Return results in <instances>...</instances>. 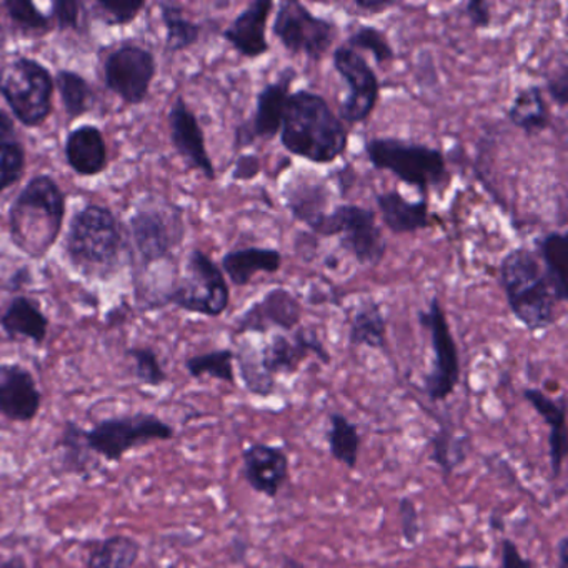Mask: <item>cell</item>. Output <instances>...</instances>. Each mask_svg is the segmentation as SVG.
I'll list each match as a JSON object with an SVG mask.
<instances>
[{
  "label": "cell",
  "mask_w": 568,
  "mask_h": 568,
  "mask_svg": "<svg viewBox=\"0 0 568 568\" xmlns=\"http://www.w3.org/2000/svg\"><path fill=\"white\" fill-rule=\"evenodd\" d=\"M278 138L288 154L317 165L334 164L348 145L347 128L327 99L307 89L288 95Z\"/></svg>",
  "instance_id": "6da1fadb"
},
{
  "label": "cell",
  "mask_w": 568,
  "mask_h": 568,
  "mask_svg": "<svg viewBox=\"0 0 568 568\" xmlns=\"http://www.w3.org/2000/svg\"><path fill=\"white\" fill-rule=\"evenodd\" d=\"M65 217V194L51 175H36L9 209V231L19 251L32 258L49 254Z\"/></svg>",
  "instance_id": "7a4b0ae2"
},
{
  "label": "cell",
  "mask_w": 568,
  "mask_h": 568,
  "mask_svg": "<svg viewBox=\"0 0 568 568\" xmlns=\"http://www.w3.org/2000/svg\"><path fill=\"white\" fill-rule=\"evenodd\" d=\"M498 282L511 314L528 332L547 331L557 324L560 304L534 251L518 247L508 252L498 265Z\"/></svg>",
  "instance_id": "3957f363"
},
{
  "label": "cell",
  "mask_w": 568,
  "mask_h": 568,
  "mask_svg": "<svg viewBox=\"0 0 568 568\" xmlns=\"http://www.w3.org/2000/svg\"><path fill=\"white\" fill-rule=\"evenodd\" d=\"M121 252V225L111 209L89 204L75 212L65 237V254L74 267L105 278L118 268Z\"/></svg>",
  "instance_id": "277c9868"
},
{
  "label": "cell",
  "mask_w": 568,
  "mask_h": 568,
  "mask_svg": "<svg viewBox=\"0 0 568 568\" xmlns=\"http://www.w3.org/2000/svg\"><path fill=\"white\" fill-rule=\"evenodd\" d=\"M365 155L372 168L418 189L422 197L428 192H444L450 184L447 159L438 149L395 138H374L365 142Z\"/></svg>",
  "instance_id": "5b68a950"
},
{
  "label": "cell",
  "mask_w": 568,
  "mask_h": 568,
  "mask_svg": "<svg viewBox=\"0 0 568 568\" xmlns=\"http://www.w3.org/2000/svg\"><path fill=\"white\" fill-rule=\"evenodd\" d=\"M54 88L49 69L34 59H14L0 72V94L26 128H39L48 121Z\"/></svg>",
  "instance_id": "8992f818"
},
{
  "label": "cell",
  "mask_w": 568,
  "mask_h": 568,
  "mask_svg": "<svg viewBox=\"0 0 568 568\" xmlns=\"http://www.w3.org/2000/svg\"><path fill=\"white\" fill-rule=\"evenodd\" d=\"M174 437L175 428L164 418L149 412L114 415L95 422L91 428H85L89 448L99 458L114 464L142 445L168 442Z\"/></svg>",
  "instance_id": "52a82bcc"
},
{
  "label": "cell",
  "mask_w": 568,
  "mask_h": 568,
  "mask_svg": "<svg viewBox=\"0 0 568 568\" xmlns=\"http://www.w3.org/2000/svg\"><path fill=\"white\" fill-rule=\"evenodd\" d=\"M315 237H338L342 251L362 267H377L387 254V241L371 209L342 204L332 209L312 231Z\"/></svg>",
  "instance_id": "ba28073f"
},
{
  "label": "cell",
  "mask_w": 568,
  "mask_h": 568,
  "mask_svg": "<svg viewBox=\"0 0 568 568\" xmlns=\"http://www.w3.org/2000/svg\"><path fill=\"white\" fill-rule=\"evenodd\" d=\"M135 252L145 267L169 261L185 237L184 214L165 199L149 197L129 219Z\"/></svg>",
  "instance_id": "9c48e42d"
},
{
  "label": "cell",
  "mask_w": 568,
  "mask_h": 568,
  "mask_svg": "<svg viewBox=\"0 0 568 568\" xmlns=\"http://www.w3.org/2000/svg\"><path fill=\"white\" fill-rule=\"evenodd\" d=\"M164 304L204 317H221L231 304V288L221 267L195 248L189 254L184 277L172 285Z\"/></svg>",
  "instance_id": "30bf717a"
},
{
  "label": "cell",
  "mask_w": 568,
  "mask_h": 568,
  "mask_svg": "<svg viewBox=\"0 0 568 568\" xmlns=\"http://www.w3.org/2000/svg\"><path fill=\"white\" fill-rule=\"evenodd\" d=\"M272 34L288 54L322 61L334 45L337 26L318 18L297 0H284L277 6Z\"/></svg>",
  "instance_id": "8fae6325"
},
{
  "label": "cell",
  "mask_w": 568,
  "mask_h": 568,
  "mask_svg": "<svg viewBox=\"0 0 568 568\" xmlns=\"http://www.w3.org/2000/svg\"><path fill=\"white\" fill-rule=\"evenodd\" d=\"M418 322L428 332L434 351V367L424 377L425 395L430 402L447 400L460 384V358L437 295L430 298L428 311L418 312Z\"/></svg>",
  "instance_id": "7c38bea8"
},
{
  "label": "cell",
  "mask_w": 568,
  "mask_h": 568,
  "mask_svg": "<svg viewBox=\"0 0 568 568\" xmlns=\"http://www.w3.org/2000/svg\"><path fill=\"white\" fill-rule=\"evenodd\" d=\"M332 64L347 84V98L342 101L338 119L344 124H365L381 99V81L361 52L341 45L332 54Z\"/></svg>",
  "instance_id": "4fadbf2b"
},
{
  "label": "cell",
  "mask_w": 568,
  "mask_h": 568,
  "mask_svg": "<svg viewBox=\"0 0 568 568\" xmlns=\"http://www.w3.org/2000/svg\"><path fill=\"white\" fill-rule=\"evenodd\" d=\"M158 64L154 54L135 44H124L104 62V82L122 102L139 105L148 99Z\"/></svg>",
  "instance_id": "5bb4252c"
},
{
  "label": "cell",
  "mask_w": 568,
  "mask_h": 568,
  "mask_svg": "<svg viewBox=\"0 0 568 568\" xmlns=\"http://www.w3.org/2000/svg\"><path fill=\"white\" fill-rule=\"evenodd\" d=\"M295 72L285 69L277 81L268 82L255 99V111L248 121L241 122L234 131V149L251 148L257 141H272L278 135L284 121L285 105L291 95Z\"/></svg>",
  "instance_id": "9a60e30c"
},
{
  "label": "cell",
  "mask_w": 568,
  "mask_h": 568,
  "mask_svg": "<svg viewBox=\"0 0 568 568\" xmlns=\"http://www.w3.org/2000/svg\"><path fill=\"white\" fill-rule=\"evenodd\" d=\"M302 314L301 301L291 291L272 288L235 318L234 331L237 335L268 334L272 328L294 332L301 325Z\"/></svg>",
  "instance_id": "2e32d148"
},
{
  "label": "cell",
  "mask_w": 568,
  "mask_h": 568,
  "mask_svg": "<svg viewBox=\"0 0 568 568\" xmlns=\"http://www.w3.org/2000/svg\"><path fill=\"white\" fill-rule=\"evenodd\" d=\"M311 355H315L324 365L331 364V354L314 328L297 327L292 337L274 334L261 348L262 364L274 377L297 374Z\"/></svg>",
  "instance_id": "e0dca14e"
},
{
  "label": "cell",
  "mask_w": 568,
  "mask_h": 568,
  "mask_svg": "<svg viewBox=\"0 0 568 568\" xmlns=\"http://www.w3.org/2000/svg\"><path fill=\"white\" fill-rule=\"evenodd\" d=\"M242 475L252 490L274 500L291 477V460L281 447L257 442L242 452Z\"/></svg>",
  "instance_id": "ac0fdd59"
},
{
  "label": "cell",
  "mask_w": 568,
  "mask_h": 568,
  "mask_svg": "<svg viewBox=\"0 0 568 568\" xmlns=\"http://www.w3.org/2000/svg\"><path fill=\"white\" fill-rule=\"evenodd\" d=\"M42 407V392L34 375L21 364L0 365V415L29 424Z\"/></svg>",
  "instance_id": "d6986e66"
},
{
  "label": "cell",
  "mask_w": 568,
  "mask_h": 568,
  "mask_svg": "<svg viewBox=\"0 0 568 568\" xmlns=\"http://www.w3.org/2000/svg\"><path fill=\"white\" fill-rule=\"evenodd\" d=\"M169 132L178 154L195 171L202 172L209 181H215L214 164L205 145V135L197 115L191 111L184 98L175 99L169 112Z\"/></svg>",
  "instance_id": "ffe728a7"
},
{
  "label": "cell",
  "mask_w": 568,
  "mask_h": 568,
  "mask_svg": "<svg viewBox=\"0 0 568 568\" xmlns=\"http://www.w3.org/2000/svg\"><path fill=\"white\" fill-rule=\"evenodd\" d=\"M272 11H274L272 0H255L222 32V38L242 58L251 61L264 58L271 49L267 41V24Z\"/></svg>",
  "instance_id": "44dd1931"
},
{
  "label": "cell",
  "mask_w": 568,
  "mask_h": 568,
  "mask_svg": "<svg viewBox=\"0 0 568 568\" xmlns=\"http://www.w3.org/2000/svg\"><path fill=\"white\" fill-rule=\"evenodd\" d=\"M524 398L531 405L538 417L544 418L548 427V458H550L551 478L557 480L564 471L568 454L567 438V398L560 395L550 397L540 388H525Z\"/></svg>",
  "instance_id": "7402d4cb"
},
{
  "label": "cell",
  "mask_w": 568,
  "mask_h": 568,
  "mask_svg": "<svg viewBox=\"0 0 568 568\" xmlns=\"http://www.w3.org/2000/svg\"><path fill=\"white\" fill-rule=\"evenodd\" d=\"M65 161L82 178H95L108 169V144L95 125H81L65 139Z\"/></svg>",
  "instance_id": "603a6c76"
},
{
  "label": "cell",
  "mask_w": 568,
  "mask_h": 568,
  "mask_svg": "<svg viewBox=\"0 0 568 568\" xmlns=\"http://www.w3.org/2000/svg\"><path fill=\"white\" fill-rule=\"evenodd\" d=\"M378 214L385 227L395 235L415 234L430 227L428 197L410 202L398 191H388L375 195Z\"/></svg>",
  "instance_id": "cb8c5ba5"
},
{
  "label": "cell",
  "mask_w": 568,
  "mask_h": 568,
  "mask_svg": "<svg viewBox=\"0 0 568 568\" xmlns=\"http://www.w3.org/2000/svg\"><path fill=\"white\" fill-rule=\"evenodd\" d=\"M282 197L288 214L301 224L307 225L311 232L328 214L331 191L324 182L295 179L285 185Z\"/></svg>",
  "instance_id": "d4e9b609"
},
{
  "label": "cell",
  "mask_w": 568,
  "mask_h": 568,
  "mask_svg": "<svg viewBox=\"0 0 568 568\" xmlns=\"http://www.w3.org/2000/svg\"><path fill=\"white\" fill-rule=\"evenodd\" d=\"M284 264L282 252L271 247H245L227 252L222 257L221 271L235 287L251 284L257 274H275Z\"/></svg>",
  "instance_id": "484cf974"
},
{
  "label": "cell",
  "mask_w": 568,
  "mask_h": 568,
  "mask_svg": "<svg viewBox=\"0 0 568 568\" xmlns=\"http://www.w3.org/2000/svg\"><path fill=\"white\" fill-rule=\"evenodd\" d=\"M0 328L11 341H29L42 345L48 337L49 317L32 298L18 295L0 314Z\"/></svg>",
  "instance_id": "4316f807"
},
{
  "label": "cell",
  "mask_w": 568,
  "mask_h": 568,
  "mask_svg": "<svg viewBox=\"0 0 568 568\" xmlns=\"http://www.w3.org/2000/svg\"><path fill=\"white\" fill-rule=\"evenodd\" d=\"M474 440L467 432H458L450 420H440L437 430L428 438V448H430V460L444 475L445 481L450 475L467 460L470 455Z\"/></svg>",
  "instance_id": "83f0119b"
},
{
  "label": "cell",
  "mask_w": 568,
  "mask_h": 568,
  "mask_svg": "<svg viewBox=\"0 0 568 568\" xmlns=\"http://www.w3.org/2000/svg\"><path fill=\"white\" fill-rule=\"evenodd\" d=\"M508 121L528 138L540 135L551 125L550 108L540 85H527L515 94L507 111Z\"/></svg>",
  "instance_id": "f1b7e54d"
},
{
  "label": "cell",
  "mask_w": 568,
  "mask_h": 568,
  "mask_svg": "<svg viewBox=\"0 0 568 568\" xmlns=\"http://www.w3.org/2000/svg\"><path fill=\"white\" fill-rule=\"evenodd\" d=\"M348 344L351 347H368L374 351H385L387 347V318L382 305L374 298H365L352 315Z\"/></svg>",
  "instance_id": "f546056e"
},
{
  "label": "cell",
  "mask_w": 568,
  "mask_h": 568,
  "mask_svg": "<svg viewBox=\"0 0 568 568\" xmlns=\"http://www.w3.org/2000/svg\"><path fill=\"white\" fill-rule=\"evenodd\" d=\"M538 261L544 267L545 277L554 292L558 304L568 301L567 281H565V267L568 262V239L565 232H550L537 241Z\"/></svg>",
  "instance_id": "4dcf8cb0"
},
{
  "label": "cell",
  "mask_w": 568,
  "mask_h": 568,
  "mask_svg": "<svg viewBox=\"0 0 568 568\" xmlns=\"http://www.w3.org/2000/svg\"><path fill=\"white\" fill-rule=\"evenodd\" d=\"M62 470L71 475H91L99 467V457L89 448L85 428L78 422L65 420L58 440Z\"/></svg>",
  "instance_id": "1f68e13d"
},
{
  "label": "cell",
  "mask_w": 568,
  "mask_h": 568,
  "mask_svg": "<svg viewBox=\"0 0 568 568\" xmlns=\"http://www.w3.org/2000/svg\"><path fill=\"white\" fill-rule=\"evenodd\" d=\"M331 427L327 432L328 452L332 458L344 465L348 470H355L361 454L362 437L354 422L348 420L344 414L334 412L328 417Z\"/></svg>",
  "instance_id": "d6a6232c"
},
{
  "label": "cell",
  "mask_w": 568,
  "mask_h": 568,
  "mask_svg": "<svg viewBox=\"0 0 568 568\" xmlns=\"http://www.w3.org/2000/svg\"><path fill=\"white\" fill-rule=\"evenodd\" d=\"M235 364L239 367V375H241L242 384L248 394L255 397L267 398L274 395L277 382L274 375L265 371L262 364L261 351L254 345L244 342L239 345L237 351L234 352Z\"/></svg>",
  "instance_id": "836d02e7"
},
{
  "label": "cell",
  "mask_w": 568,
  "mask_h": 568,
  "mask_svg": "<svg viewBox=\"0 0 568 568\" xmlns=\"http://www.w3.org/2000/svg\"><path fill=\"white\" fill-rule=\"evenodd\" d=\"M159 9H161L162 22H164L165 34H168L165 36V45H168L169 52L178 54V52L187 51L201 41L204 28L185 18L184 9L181 6L161 2Z\"/></svg>",
  "instance_id": "e575fe53"
},
{
  "label": "cell",
  "mask_w": 568,
  "mask_h": 568,
  "mask_svg": "<svg viewBox=\"0 0 568 568\" xmlns=\"http://www.w3.org/2000/svg\"><path fill=\"white\" fill-rule=\"evenodd\" d=\"M141 555V544L129 535H111L99 541L88 557L89 568H131Z\"/></svg>",
  "instance_id": "d590c367"
},
{
  "label": "cell",
  "mask_w": 568,
  "mask_h": 568,
  "mask_svg": "<svg viewBox=\"0 0 568 568\" xmlns=\"http://www.w3.org/2000/svg\"><path fill=\"white\" fill-rule=\"evenodd\" d=\"M54 84L58 85L62 105H64L65 114L71 121H75V119L82 118L91 111L92 102H94V91L81 74L61 69L55 75Z\"/></svg>",
  "instance_id": "8d00e7d4"
},
{
  "label": "cell",
  "mask_w": 568,
  "mask_h": 568,
  "mask_svg": "<svg viewBox=\"0 0 568 568\" xmlns=\"http://www.w3.org/2000/svg\"><path fill=\"white\" fill-rule=\"evenodd\" d=\"M234 361L232 348H217V351L185 358L184 367L192 378L211 377L229 385H235Z\"/></svg>",
  "instance_id": "74e56055"
},
{
  "label": "cell",
  "mask_w": 568,
  "mask_h": 568,
  "mask_svg": "<svg viewBox=\"0 0 568 568\" xmlns=\"http://www.w3.org/2000/svg\"><path fill=\"white\" fill-rule=\"evenodd\" d=\"M4 9L14 28L24 34H48L54 28L51 19L29 0H6Z\"/></svg>",
  "instance_id": "f35d334b"
},
{
  "label": "cell",
  "mask_w": 568,
  "mask_h": 568,
  "mask_svg": "<svg viewBox=\"0 0 568 568\" xmlns=\"http://www.w3.org/2000/svg\"><path fill=\"white\" fill-rule=\"evenodd\" d=\"M345 45L357 52H368L378 65L387 64L395 59V51L387 36L374 26H361L348 36Z\"/></svg>",
  "instance_id": "ab89813d"
},
{
  "label": "cell",
  "mask_w": 568,
  "mask_h": 568,
  "mask_svg": "<svg viewBox=\"0 0 568 568\" xmlns=\"http://www.w3.org/2000/svg\"><path fill=\"white\" fill-rule=\"evenodd\" d=\"M128 357L132 361L134 377L138 378L139 384L148 385V387H161L169 381L168 372L162 367L154 348L131 347L128 351Z\"/></svg>",
  "instance_id": "60d3db41"
},
{
  "label": "cell",
  "mask_w": 568,
  "mask_h": 568,
  "mask_svg": "<svg viewBox=\"0 0 568 568\" xmlns=\"http://www.w3.org/2000/svg\"><path fill=\"white\" fill-rule=\"evenodd\" d=\"M26 169V151L19 142L0 144V192L21 181Z\"/></svg>",
  "instance_id": "b9f144b4"
},
{
  "label": "cell",
  "mask_w": 568,
  "mask_h": 568,
  "mask_svg": "<svg viewBox=\"0 0 568 568\" xmlns=\"http://www.w3.org/2000/svg\"><path fill=\"white\" fill-rule=\"evenodd\" d=\"M145 8V2H108L98 0L94 4L95 18L105 26H128L134 22Z\"/></svg>",
  "instance_id": "7bdbcfd3"
},
{
  "label": "cell",
  "mask_w": 568,
  "mask_h": 568,
  "mask_svg": "<svg viewBox=\"0 0 568 568\" xmlns=\"http://www.w3.org/2000/svg\"><path fill=\"white\" fill-rule=\"evenodd\" d=\"M398 520H400V531L405 544L410 547L417 545L422 535L420 514L410 497H402L398 500Z\"/></svg>",
  "instance_id": "ee69618b"
},
{
  "label": "cell",
  "mask_w": 568,
  "mask_h": 568,
  "mask_svg": "<svg viewBox=\"0 0 568 568\" xmlns=\"http://www.w3.org/2000/svg\"><path fill=\"white\" fill-rule=\"evenodd\" d=\"M81 2L78 0H58L52 4V19L59 31L79 29L81 26Z\"/></svg>",
  "instance_id": "f6af8a7d"
},
{
  "label": "cell",
  "mask_w": 568,
  "mask_h": 568,
  "mask_svg": "<svg viewBox=\"0 0 568 568\" xmlns=\"http://www.w3.org/2000/svg\"><path fill=\"white\" fill-rule=\"evenodd\" d=\"M548 98L555 102L558 109H565L568 104V65L561 64L550 78L547 79L545 85Z\"/></svg>",
  "instance_id": "bcb514c9"
},
{
  "label": "cell",
  "mask_w": 568,
  "mask_h": 568,
  "mask_svg": "<svg viewBox=\"0 0 568 568\" xmlns=\"http://www.w3.org/2000/svg\"><path fill=\"white\" fill-rule=\"evenodd\" d=\"M500 568H537L534 560L525 558L511 538H504L500 548Z\"/></svg>",
  "instance_id": "7dc6e473"
},
{
  "label": "cell",
  "mask_w": 568,
  "mask_h": 568,
  "mask_svg": "<svg viewBox=\"0 0 568 568\" xmlns=\"http://www.w3.org/2000/svg\"><path fill=\"white\" fill-rule=\"evenodd\" d=\"M262 171V161L258 155L255 154H242L239 155L235 161L234 172H232V179L239 182L254 181L258 178Z\"/></svg>",
  "instance_id": "c3c4849f"
},
{
  "label": "cell",
  "mask_w": 568,
  "mask_h": 568,
  "mask_svg": "<svg viewBox=\"0 0 568 568\" xmlns=\"http://www.w3.org/2000/svg\"><path fill=\"white\" fill-rule=\"evenodd\" d=\"M465 16L474 29H488L491 24L490 4L485 0H470L465 4Z\"/></svg>",
  "instance_id": "681fc988"
},
{
  "label": "cell",
  "mask_w": 568,
  "mask_h": 568,
  "mask_svg": "<svg viewBox=\"0 0 568 568\" xmlns=\"http://www.w3.org/2000/svg\"><path fill=\"white\" fill-rule=\"evenodd\" d=\"M397 2L394 0H354V8L365 16H377L394 9Z\"/></svg>",
  "instance_id": "f907efd6"
},
{
  "label": "cell",
  "mask_w": 568,
  "mask_h": 568,
  "mask_svg": "<svg viewBox=\"0 0 568 568\" xmlns=\"http://www.w3.org/2000/svg\"><path fill=\"white\" fill-rule=\"evenodd\" d=\"M305 241H297V254L304 258L305 262H311L314 255H317V239L314 234H302Z\"/></svg>",
  "instance_id": "816d5d0a"
},
{
  "label": "cell",
  "mask_w": 568,
  "mask_h": 568,
  "mask_svg": "<svg viewBox=\"0 0 568 568\" xmlns=\"http://www.w3.org/2000/svg\"><path fill=\"white\" fill-rule=\"evenodd\" d=\"M555 568H568V537L564 535L555 545Z\"/></svg>",
  "instance_id": "f5cc1de1"
},
{
  "label": "cell",
  "mask_w": 568,
  "mask_h": 568,
  "mask_svg": "<svg viewBox=\"0 0 568 568\" xmlns=\"http://www.w3.org/2000/svg\"><path fill=\"white\" fill-rule=\"evenodd\" d=\"M12 135H14V122L0 109V144L11 142Z\"/></svg>",
  "instance_id": "db71d44e"
},
{
  "label": "cell",
  "mask_w": 568,
  "mask_h": 568,
  "mask_svg": "<svg viewBox=\"0 0 568 568\" xmlns=\"http://www.w3.org/2000/svg\"><path fill=\"white\" fill-rule=\"evenodd\" d=\"M335 179H337L338 187H341L342 194H347L348 189L354 185L355 172H352V169L347 165L344 171L341 169V171L335 174Z\"/></svg>",
  "instance_id": "11a10c76"
},
{
  "label": "cell",
  "mask_w": 568,
  "mask_h": 568,
  "mask_svg": "<svg viewBox=\"0 0 568 568\" xmlns=\"http://www.w3.org/2000/svg\"><path fill=\"white\" fill-rule=\"evenodd\" d=\"M29 281H31V271L22 267L12 274V277L9 278V285H11V291H19V288H22V285L28 284Z\"/></svg>",
  "instance_id": "9f6ffc18"
},
{
  "label": "cell",
  "mask_w": 568,
  "mask_h": 568,
  "mask_svg": "<svg viewBox=\"0 0 568 568\" xmlns=\"http://www.w3.org/2000/svg\"><path fill=\"white\" fill-rule=\"evenodd\" d=\"M0 568H29V565L21 555H12V557L0 560Z\"/></svg>",
  "instance_id": "6f0895ef"
},
{
  "label": "cell",
  "mask_w": 568,
  "mask_h": 568,
  "mask_svg": "<svg viewBox=\"0 0 568 568\" xmlns=\"http://www.w3.org/2000/svg\"><path fill=\"white\" fill-rule=\"evenodd\" d=\"M488 527L494 531H504V515H501L500 511H494V514L490 515V518H488Z\"/></svg>",
  "instance_id": "680465c9"
},
{
  "label": "cell",
  "mask_w": 568,
  "mask_h": 568,
  "mask_svg": "<svg viewBox=\"0 0 568 568\" xmlns=\"http://www.w3.org/2000/svg\"><path fill=\"white\" fill-rule=\"evenodd\" d=\"M281 568H308L305 567L301 561L295 560V558L288 557V555H284L281 560Z\"/></svg>",
  "instance_id": "91938a15"
},
{
  "label": "cell",
  "mask_w": 568,
  "mask_h": 568,
  "mask_svg": "<svg viewBox=\"0 0 568 568\" xmlns=\"http://www.w3.org/2000/svg\"><path fill=\"white\" fill-rule=\"evenodd\" d=\"M325 267L337 268L338 267V257H335L334 254L328 255V257L325 258Z\"/></svg>",
  "instance_id": "94428289"
},
{
  "label": "cell",
  "mask_w": 568,
  "mask_h": 568,
  "mask_svg": "<svg viewBox=\"0 0 568 568\" xmlns=\"http://www.w3.org/2000/svg\"><path fill=\"white\" fill-rule=\"evenodd\" d=\"M457 568H485V567H480V565L467 564V565H458Z\"/></svg>",
  "instance_id": "6125c7cd"
}]
</instances>
